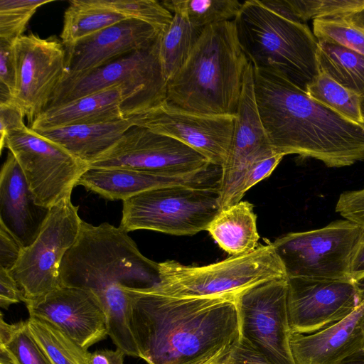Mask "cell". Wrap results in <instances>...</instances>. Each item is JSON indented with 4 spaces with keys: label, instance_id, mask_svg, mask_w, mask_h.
Here are the masks:
<instances>
[{
    "label": "cell",
    "instance_id": "cell-1",
    "mask_svg": "<svg viewBox=\"0 0 364 364\" xmlns=\"http://www.w3.org/2000/svg\"><path fill=\"white\" fill-rule=\"evenodd\" d=\"M129 326L147 364H191L240 338L234 296L176 297L127 288Z\"/></svg>",
    "mask_w": 364,
    "mask_h": 364
},
{
    "label": "cell",
    "instance_id": "cell-2",
    "mask_svg": "<svg viewBox=\"0 0 364 364\" xmlns=\"http://www.w3.org/2000/svg\"><path fill=\"white\" fill-rule=\"evenodd\" d=\"M63 286L82 289L101 305L108 336L127 355L139 351L129 326L127 288H149L159 282V267L145 257L122 228L108 223L82 221L78 236L60 269Z\"/></svg>",
    "mask_w": 364,
    "mask_h": 364
},
{
    "label": "cell",
    "instance_id": "cell-3",
    "mask_svg": "<svg viewBox=\"0 0 364 364\" xmlns=\"http://www.w3.org/2000/svg\"><path fill=\"white\" fill-rule=\"evenodd\" d=\"M255 100L273 151L322 161L327 167L364 161V124L311 98L281 75L253 68Z\"/></svg>",
    "mask_w": 364,
    "mask_h": 364
},
{
    "label": "cell",
    "instance_id": "cell-4",
    "mask_svg": "<svg viewBox=\"0 0 364 364\" xmlns=\"http://www.w3.org/2000/svg\"><path fill=\"white\" fill-rule=\"evenodd\" d=\"M248 63L234 21L209 26L167 81L166 100L198 114L235 117Z\"/></svg>",
    "mask_w": 364,
    "mask_h": 364
},
{
    "label": "cell",
    "instance_id": "cell-5",
    "mask_svg": "<svg viewBox=\"0 0 364 364\" xmlns=\"http://www.w3.org/2000/svg\"><path fill=\"white\" fill-rule=\"evenodd\" d=\"M234 23L253 68L274 71L306 91L319 73L318 40L306 23L286 19L258 0L242 2Z\"/></svg>",
    "mask_w": 364,
    "mask_h": 364
},
{
    "label": "cell",
    "instance_id": "cell-6",
    "mask_svg": "<svg viewBox=\"0 0 364 364\" xmlns=\"http://www.w3.org/2000/svg\"><path fill=\"white\" fill-rule=\"evenodd\" d=\"M159 267L160 280L153 287L176 297H235L262 283L287 278L272 243L208 265L186 266L167 260Z\"/></svg>",
    "mask_w": 364,
    "mask_h": 364
},
{
    "label": "cell",
    "instance_id": "cell-7",
    "mask_svg": "<svg viewBox=\"0 0 364 364\" xmlns=\"http://www.w3.org/2000/svg\"><path fill=\"white\" fill-rule=\"evenodd\" d=\"M159 39L96 69L64 77L47 109L117 86L127 96V117L164 102L167 80L159 59Z\"/></svg>",
    "mask_w": 364,
    "mask_h": 364
},
{
    "label": "cell",
    "instance_id": "cell-8",
    "mask_svg": "<svg viewBox=\"0 0 364 364\" xmlns=\"http://www.w3.org/2000/svg\"><path fill=\"white\" fill-rule=\"evenodd\" d=\"M220 198L219 186L151 189L123 201L119 227L127 232L148 230L193 235L207 230L221 209Z\"/></svg>",
    "mask_w": 364,
    "mask_h": 364
},
{
    "label": "cell",
    "instance_id": "cell-9",
    "mask_svg": "<svg viewBox=\"0 0 364 364\" xmlns=\"http://www.w3.org/2000/svg\"><path fill=\"white\" fill-rule=\"evenodd\" d=\"M363 230L339 220L319 229L287 233L272 245L287 277L351 279L350 264Z\"/></svg>",
    "mask_w": 364,
    "mask_h": 364
},
{
    "label": "cell",
    "instance_id": "cell-10",
    "mask_svg": "<svg viewBox=\"0 0 364 364\" xmlns=\"http://www.w3.org/2000/svg\"><path fill=\"white\" fill-rule=\"evenodd\" d=\"M82 221L71 196L50 208L38 235L23 250L10 272L22 292L23 302L36 301L62 286L60 265L78 236Z\"/></svg>",
    "mask_w": 364,
    "mask_h": 364
},
{
    "label": "cell",
    "instance_id": "cell-11",
    "mask_svg": "<svg viewBox=\"0 0 364 364\" xmlns=\"http://www.w3.org/2000/svg\"><path fill=\"white\" fill-rule=\"evenodd\" d=\"M4 148L16 158L36 203L47 208L71 196L89 168L86 162L27 126L10 131Z\"/></svg>",
    "mask_w": 364,
    "mask_h": 364
},
{
    "label": "cell",
    "instance_id": "cell-12",
    "mask_svg": "<svg viewBox=\"0 0 364 364\" xmlns=\"http://www.w3.org/2000/svg\"><path fill=\"white\" fill-rule=\"evenodd\" d=\"M240 336L270 364H296L287 311V278L268 281L235 297Z\"/></svg>",
    "mask_w": 364,
    "mask_h": 364
},
{
    "label": "cell",
    "instance_id": "cell-13",
    "mask_svg": "<svg viewBox=\"0 0 364 364\" xmlns=\"http://www.w3.org/2000/svg\"><path fill=\"white\" fill-rule=\"evenodd\" d=\"M213 164L188 146L146 128L132 126L88 167H119L170 176L203 173Z\"/></svg>",
    "mask_w": 364,
    "mask_h": 364
},
{
    "label": "cell",
    "instance_id": "cell-14",
    "mask_svg": "<svg viewBox=\"0 0 364 364\" xmlns=\"http://www.w3.org/2000/svg\"><path fill=\"white\" fill-rule=\"evenodd\" d=\"M16 87L12 99L29 125L48 107L67 72V52L55 36L23 35L12 43Z\"/></svg>",
    "mask_w": 364,
    "mask_h": 364
},
{
    "label": "cell",
    "instance_id": "cell-15",
    "mask_svg": "<svg viewBox=\"0 0 364 364\" xmlns=\"http://www.w3.org/2000/svg\"><path fill=\"white\" fill-rule=\"evenodd\" d=\"M235 117L198 114L165 100L127 118L134 126L175 139L221 167L230 151Z\"/></svg>",
    "mask_w": 364,
    "mask_h": 364
},
{
    "label": "cell",
    "instance_id": "cell-16",
    "mask_svg": "<svg viewBox=\"0 0 364 364\" xmlns=\"http://www.w3.org/2000/svg\"><path fill=\"white\" fill-rule=\"evenodd\" d=\"M364 296L351 279L287 277V311L292 333L310 334L350 314Z\"/></svg>",
    "mask_w": 364,
    "mask_h": 364
},
{
    "label": "cell",
    "instance_id": "cell-17",
    "mask_svg": "<svg viewBox=\"0 0 364 364\" xmlns=\"http://www.w3.org/2000/svg\"><path fill=\"white\" fill-rule=\"evenodd\" d=\"M274 153L257 109L254 90L253 67L249 62L244 73L230 151L221 166V209L239 203L238 189L250 165Z\"/></svg>",
    "mask_w": 364,
    "mask_h": 364
},
{
    "label": "cell",
    "instance_id": "cell-18",
    "mask_svg": "<svg viewBox=\"0 0 364 364\" xmlns=\"http://www.w3.org/2000/svg\"><path fill=\"white\" fill-rule=\"evenodd\" d=\"M26 306L29 316L52 323L85 349L108 336L104 310L82 289L62 285Z\"/></svg>",
    "mask_w": 364,
    "mask_h": 364
},
{
    "label": "cell",
    "instance_id": "cell-19",
    "mask_svg": "<svg viewBox=\"0 0 364 364\" xmlns=\"http://www.w3.org/2000/svg\"><path fill=\"white\" fill-rule=\"evenodd\" d=\"M160 35L144 22L132 18L120 21L81 41L67 53L64 77L86 73L146 48L156 43Z\"/></svg>",
    "mask_w": 364,
    "mask_h": 364
},
{
    "label": "cell",
    "instance_id": "cell-20",
    "mask_svg": "<svg viewBox=\"0 0 364 364\" xmlns=\"http://www.w3.org/2000/svg\"><path fill=\"white\" fill-rule=\"evenodd\" d=\"M221 167L193 176H170L119 167H90L77 182L87 190L109 200H125L141 193L171 186H219Z\"/></svg>",
    "mask_w": 364,
    "mask_h": 364
},
{
    "label": "cell",
    "instance_id": "cell-21",
    "mask_svg": "<svg viewBox=\"0 0 364 364\" xmlns=\"http://www.w3.org/2000/svg\"><path fill=\"white\" fill-rule=\"evenodd\" d=\"M49 211L36 203L16 158L9 151L0 172V224L26 248L38 235Z\"/></svg>",
    "mask_w": 364,
    "mask_h": 364
},
{
    "label": "cell",
    "instance_id": "cell-22",
    "mask_svg": "<svg viewBox=\"0 0 364 364\" xmlns=\"http://www.w3.org/2000/svg\"><path fill=\"white\" fill-rule=\"evenodd\" d=\"M364 296L348 316L310 334L292 333L296 364H341L364 344Z\"/></svg>",
    "mask_w": 364,
    "mask_h": 364
},
{
    "label": "cell",
    "instance_id": "cell-23",
    "mask_svg": "<svg viewBox=\"0 0 364 364\" xmlns=\"http://www.w3.org/2000/svg\"><path fill=\"white\" fill-rule=\"evenodd\" d=\"M127 99L122 87H112L49 107L30 125L35 131L127 118Z\"/></svg>",
    "mask_w": 364,
    "mask_h": 364
},
{
    "label": "cell",
    "instance_id": "cell-24",
    "mask_svg": "<svg viewBox=\"0 0 364 364\" xmlns=\"http://www.w3.org/2000/svg\"><path fill=\"white\" fill-rule=\"evenodd\" d=\"M132 126L127 117L117 121L75 124L36 132L88 165L115 144Z\"/></svg>",
    "mask_w": 364,
    "mask_h": 364
},
{
    "label": "cell",
    "instance_id": "cell-25",
    "mask_svg": "<svg viewBox=\"0 0 364 364\" xmlns=\"http://www.w3.org/2000/svg\"><path fill=\"white\" fill-rule=\"evenodd\" d=\"M256 220L253 205L241 200L220 209L206 230L224 251L240 255L258 247Z\"/></svg>",
    "mask_w": 364,
    "mask_h": 364
},
{
    "label": "cell",
    "instance_id": "cell-26",
    "mask_svg": "<svg viewBox=\"0 0 364 364\" xmlns=\"http://www.w3.org/2000/svg\"><path fill=\"white\" fill-rule=\"evenodd\" d=\"M103 0H73L65 9L60 41L67 53L81 41L126 20Z\"/></svg>",
    "mask_w": 364,
    "mask_h": 364
},
{
    "label": "cell",
    "instance_id": "cell-27",
    "mask_svg": "<svg viewBox=\"0 0 364 364\" xmlns=\"http://www.w3.org/2000/svg\"><path fill=\"white\" fill-rule=\"evenodd\" d=\"M319 72L364 97V54L327 41H318Z\"/></svg>",
    "mask_w": 364,
    "mask_h": 364
},
{
    "label": "cell",
    "instance_id": "cell-28",
    "mask_svg": "<svg viewBox=\"0 0 364 364\" xmlns=\"http://www.w3.org/2000/svg\"><path fill=\"white\" fill-rule=\"evenodd\" d=\"M201 32L184 15L173 14L170 24L159 39V59L167 81L186 62Z\"/></svg>",
    "mask_w": 364,
    "mask_h": 364
},
{
    "label": "cell",
    "instance_id": "cell-29",
    "mask_svg": "<svg viewBox=\"0 0 364 364\" xmlns=\"http://www.w3.org/2000/svg\"><path fill=\"white\" fill-rule=\"evenodd\" d=\"M0 364H53L38 343L27 320L9 324L2 314L0 322Z\"/></svg>",
    "mask_w": 364,
    "mask_h": 364
},
{
    "label": "cell",
    "instance_id": "cell-30",
    "mask_svg": "<svg viewBox=\"0 0 364 364\" xmlns=\"http://www.w3.org/2000/svg\"><path fill=\"white\" fill-rule=\"evenodd\" d=\"M29 329L53 364H89L90 353L52 323L35 316Z\"/></svg>",
    "mask_w": 364,
    "mask_h": 364
},
{
    "label": "cell",
    "instance_id": "cell-31",
    "mask_svg": "<svg viewBox=\"0 0 364 364\" xmlns=\"http://www.w3.org/2000/svg\"><path fill=\"white\" fill-rule=\"evenodd\" d=\"M161 3L172 14L184 15L200 31L213 24L234 21L242 6L237 0H164Z\"/></svg>",
    "mask_w": 364,
    "mask_h": 364
},
{
    "label": "cell",
    "instance_id": "cell-32",
    "mask_svg": "<svg viewBox=\"0 0 364 364\" xmlns=\"http://www.w3.org/2000/svg\"><path fill=\"white\" fill-rule=\"evenodd\" d=\"M307 95L346 119L364 124L362 97L335 82L326 74H318L306 87Z\"/></svg>",
    "mask_w": 364,
    "mask_h": 364
},
{
    "label": "cell",
    "instance_id": "cell-33",
    "mask_svg": "<svg viewBox=\"0 0 364 364\" xmlns=\"http://www.w3.org/2000/svg\"><path fill=\"white\" fill-rule=\"evenodd\" d=\"M303 23L318 18H341L353 21L364 10V0H288Z\"/></svg>",
    "mask_w": 364,
    "mask_h": 364
},
{
    "label": "cell",
    "instance_id": "cell-34",
    "mask_svg": "<svg viewBox=\"0 0 364 364\" xmlns=\"http://www.w3.org/2000/svg\"><path fill=\"white\" fill-rule=\"evenodd\" d=\"M105 4L126 18L144 22L160 34L170 24L173 14L155 0H103Z\"/></svg>",
    "mask_w": 364,
    "mask_h": 364
},
{
    "label": "cell",
    "instance_id": "cell-35",
    "mask_svg": "<svg viewBox=\"0 0 364 364\" xmlns=\"http://www.w3.org/2000/svg\"><path fill=\"white\" fill-rule=\"evenodd\" d=\"M53 0H0V38L13 43L23 35L38 8Z\"/></svg>",
    "mask_w": 364,
    "mask_h": 364
},
{
    "label": "cell",
    "instance_id": "cell-36",
    "mask_svg": "<svg viewBox=\"0 0 364 364\" xmlns=\"http://www.w3.org/2000/svg\"><path fill=\"white\" fill-rule=\"evenodd\" d=\"M313 33L318 41L341 45L364 54V27L341 18L313 20Z\"/></svg>",
    "mask_w": 364,
    "mask_h": 364
},
{
    "label": "cell",
    "instance_id": "cell-37",
    "mask_svg": "<svg viewBox=\"0 0 364 364\" xmlns=\"http://www.w3.org/2000/svg\"><path fill=\"white\" fill-rule=\"evenodd\" d=\"M284 156L274 153L254 161L247 168L241 180L237 200L241 201L244 194L252 186L271 175Z\"/></svg>",
    "mask_w": 364,
    "mask_h": 364
},
{
    "label": "cell",
    "instance_id": "cell-38",
    "mask_svg": "<svg viewBox=\"0 0 364 364\" xmlns=\"http://www.w3.org/2000/svg\"><path fill=\"white\" fill-rule=\"evenodd\" d=\"M336 211L346 220L364 227V188L342 193Z\"/></svg>",
    "mask_w": 364,
    "mask_h": 364
},
{
    "label": "cell",
    "instance_id": "cell-39",
    "mask_svg": "<svg viewBox=\"0 0 364 364\" xmlns=\"http://www.w3.org/2000/svg\"><path fill=\"white\" fill-rule=\"evenodd\" d=\"M16 70L12 43L0 38V97H13Z\"/></svg>",
    "mask_w": 364,
    "mask_h": 364
},
{
    "label": "cell",
    "instance_id": "cell-40",
    "mask_svg": "<svg viewBox=\"0 0 364 364\" xmlns=\"http://www.w3.org/2000/svg\"><path fill=\"white\" fill-rule=\"evenodd\" d=\"M26 117L21 106L12 99L0 100V150L4 149L6 134L11 130L26 127Z\"/></svg>",
    "mask_w": 364,
    "mask_h": 364
},
{
    "label": "cell",
    "instance_id": "cell-41",
    "mask_svg": "<svg viewBox=\"0 0 364 364\" xmlns=\"http://www.w3.org/2000/svg\"><path fill=\"white\" fill-rule=\"evenodd\" d=\"M23 249L18 240L0 224V268L11 272Z\"/></svg>",
    "mask_w": 364,
    "mask_h": 364
},
{
    "label": "cell",
    "instance_id": "cell-42",
    "mask_svg": "<svg viewBox=\"0 0 364 364\" xmlns=\"http://www.w3.org/2000/svg\"><path fill=\"white\" fill-rule=\"evenodd\" d=\"M228 358L235 364H270L241 336L230 346Z\"/></svg>",
    "mask_w": 364,
    "mask_h": 364
},
{
    "label": "cell",
    "instance_id": "cell-43",
    "mask_svg": "<svg viewBox=\"0 0 364 364\" xmlns=\"http://www.w3.org/2000/svg\"><path fill=\"white\" fill-rule=\"evenodd\" d=\"M23 300L22 292L10 272L0 268V306L7 309Z\"/></svg>",
    "mask_w": 364,
    "mask_h": 364
},
{
    "label": "cell",
    "instance_id": "cell-44",
    "mask_svg": "<svg viewBox=\"0 0 364 364\" xmlns=\"http://www.w3.org/2000/svg\"><path fill=\"white\" fill-rule=\"evenodd\" d=\"M126 354L117 348L116 350L101 349L90 353L89 364H124Z\"/></svg>",
    "mask_w": 364,
    "mask_h": 364
},
{
    "label": "cell",
    "instance_id": "cell-45",
    "mask_svg": "<svg viewBox=\"0 0 364 364\" xmlns=\"http://www.w3.org/2000/svg\"><path fill=\"white\" fill-rule=\"evenodd\" d=\"M350 275V279L356 282L364 279V227L352 259Z\"/></svg>",
    "mask_w": 364,
    "mask_h": 364
},
{
    "label": "cell",
    "instance_id": "cell-46",
    "mask_svg": "<svg viewBox=\"0 0 364 364\" xmlns=\"http://www.w3.org/2000/svg\"><path fill=\"white\" fill-rule=\"evenodd\" d=\"M259 2L267 9L276 14L290 20L301 23L294 15L288 0H258Z\"/></svg>",
    "mask_w": 364,
    "mask_h": 364
},
{
    "label": "cell",
    "instance_id": "cell-47",
    "mask_svg": "<svg viewBox=\"0 0 364 364\" xmlns=\"http://www.w3.org/2000/svg\"><path fill=\"white\" fill-rule=\"evenodd\" d=\"M227 346L214 355L191 364H235L228 358L230 346Z\"/></svg>",
    "mask_w": 364,
    "mask_h": 364
},
{
    "label": "cell",
    "instance_id": "cell-48",
    "mask_svg": "<svg viewBox=\"0 0 364 364\" xmlns=\"http://www.w3.org/2000/svg\"><path fill=\"white\" fill-rule=\"evenodd\" d=\"M341 364H364V344L360 350L346 358Z\"/></svg>",
    "mask_w": 364,
    "mask_h": 364
},
{
    "label": "cell",
    "instance_id": "cell-49",
    "mask_svg": "<svg viewBox=\"0 0 364 364\" xmlns=\"http://www.w3.org/2000/svg\"><path fill=\"white\" fill-rule=\"evenodd\" d=\"M361 110H362L363 116L364 117V97H362V100H361Z\"/></svg>",
    "mask_w": 364,
    "mask_h": 364
},
{
    "label": "cell",
    "instance_id": "cell-50",
    "mask_svg": "<svg viewBox=\"0 0 364 364\" xmlns=\"http://www.w3.org/2000/svg\"><path fill=\"white\" fill-rule=\"evenodd\" d=\"M363 332H364V321H363Z\"/></svg>",
    "mask_w": 364,
    "mask_h": 364
}]
</instances>
